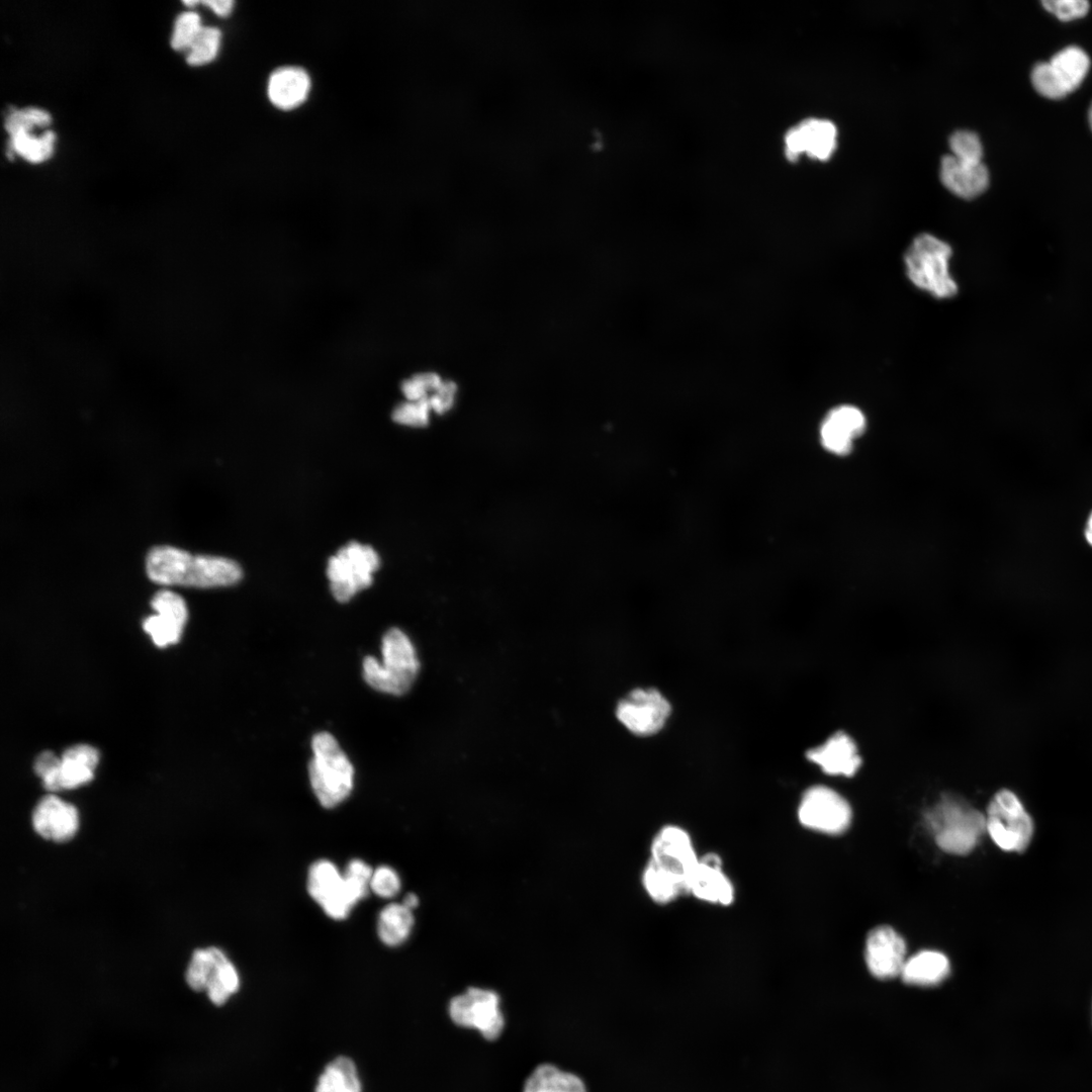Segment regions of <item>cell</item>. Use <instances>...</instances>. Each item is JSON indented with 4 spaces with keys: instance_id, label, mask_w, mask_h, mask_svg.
<instances>
[{
    "instance_id": "6da1fadb",
    "label": "cell",
    "mask_w": 1092,
    "mask_h": 1092,
    "mask_svg": "<svg viewBox=\"0 0 1092 1092\" xmlns=\"http://www.w3.org/2000/svg\"><path fill=\"white\" fill-rule=\"evenodd\" d=\"M699 860L690 833L677 825H665L655 833L641 883L648 897L666 905L688 894L690 877Z\"/></svg>"
},
{
    "instance_id": "7a4b0ae2",
    "label": "cell",
    "mask_w": 1092,
    "mask_h": 1092,
    "mask_svg": "<svg viewBox=\"0 0 1092 1092\" xmlns=\"http://www.w3.org/2000/svg\"><path fill=\"white\" fill-rule=\"evenodd\" d=\"M146 571L152 581L160 584L202 588L233 585L243 576L240 564L233 559L193 555L168 545L155 546L148 552Z\"/></svg>"
},
{
    "instance_id": "3957f363",
    "label": "cell",
    "mask_w": 1092,
    "mask_h": 1092,
    "mask_svg": "<svg viewBox=\"0 0 1092 1092\" xmlns=\"http://www.w3.org/2000/svg\"><path fill=\"white\" fill-rule=\"evenodd\" d=\"M925 820L936 844L951 854L970 853L986 832L985 815L954 795H943Z\"/></svg>"
},
{
    "instance_id": "277c9868",
    "label": "cell",
    "mask_w": 1092,
    "mask_h": 1092,
    "mask_svg": "<svg viewBox=\"0 0 1092 1092\" xmlns=\"http://www.w3.org/2000/svg\"><path fill=\"white\" fill-rule=\"evenodd\" d=\"M382 660L366 656L363 676L374 690L393 696L405 694L420 670V661L408 636L398 628L389 629L382 638Z\"/></svg>"
},
{
    "instance_id": "5b68a950",
    "label": "cell",
    "mask_w": 1092,
    "mask_h": 1092,
    "mask_svg": "<svg viewBox=\"0 0 1092 1092\" xmlns=\"http://www.w3.org/2000/svg\"><path fill=\"white\" fill-rule=\"evenodd\" d=\"M311 749L308 775L312 791L323 807L334 808L352 792L354 767L331 733H316Z\"/></svg>"
},
{
    "instance_id": "8992f818",
    "label": "cell",
    "mask_w": 1092,
    "mask_h": 1092,
    "mask_svg": "<svg viewBox=\"0 0 1092 1092\" xmlns=\"http://www.w3.org/2000/svg\"><path fill=\"white\" fill-rule=\"evenodd\" d=\"M951 248L930 234L917 236L905 255L907 275L914 285L938 298H949L958 285L949 273Z\"/></svg>"
},
{
    "instance_id": "52a82bcc",
    "label": "cell",
    "mask_w": 1092,
    "mask_h": 1092,
    "mask_svg": "<svg viewBox=\"0 0 1092 1092\" xmlns=\"http://www.w3.org/2000/svg\"><path fill=\"white\" fill-rule=\"evenodd\" d=\"M986 832L1008 852H1023L1034 834V822L1019 798L1009 790L997 792L985 815Z\"/></svg>"
},
{
    "instance_id": "ba28073f",
    "label": "cell",
    "mask_w": 1092,
    "mask_h": 1092,
    "mask_svg": "<svg viewBox=\"0 0 1092 1092\" xmlns=\"http://www.w3.org/2000/svg\"><path fill=\"white\" fill-rule=\"evenodd\" d=\"M379 565V555L369 545L353 541L339 549L330 557L327 566L334 598L347 603L358 592L370 586Z\"/></svg>"
},
{
    "instance_id": "9c48e42d",
    "label": "cell",
    "mask_w": 1092,
    "mask_h": 1092,
    "mask_svg": "<svg viewBox=\"0 0 1092 1092\" xmlns=\"http://www.w3.org/2000/svg\"><path fill=\"white\" fill-rule=\"evenodd\" d=\"M449 1015L456 1025L477 1029L487 1040L496 1039L505 1025L498 995L481 988L471 987L453 997L449 1003Z\"/></svg>"
},
{
    "instance_id": "30bf717a",
    "label": "cell",
    "mask_w": 1092,
    "mask_h": 1092,
    "mask_svg": "<svg viewBox=\"0 0 1092 1092\" xmlns=\"http://www.w3.org/2000/svg\"><path fill=\"white\" fill-rule=\"evenodd\" d=\"M798 819L808 829L827 834L844 832L851 820L847 801L837 792L824 786L809 788L802 796Z\"/></svg>"
},
{
    "instance_id": "8fae6325",
    "label": "cell",
    "mask_w": 1092,
    "mask_h": 1092,
    "mask_svg": "<svg viewBox=\"0 0 1092 1092\" xmlns=\"http://www.w3.org/2000/svg\"><path fill=\"white\" fill-rule=\"evenodd\" d=\"M670 712L669 702L655 689H636L622 699L616 708L618 720L639 736L658 732Z\"/></svg>"
},
{
    "instance_id": "7c38bea8",
    "label": "cell",
    "mask_w": 1092,
    "mask_h": 1092,
    "mask_svg": "<svg viewBox=\"0 0 1092 1092\" xmlns=\"http://www.w3.org/2000/svg\"><path fill=\"white\" fill-rule=\"evenodd\" d=\"M836 126L830 120L804 119L785 134L786 157L795 161L806 154L813 159L827 160L836 147Z\"/></svg>"
},
{
    "instance_id": "4fadbf2b",
    "label": "cell",
    "mask_w": 1092,
    "mask_h": 1092,
    "mask_svg": "<svg viewBox=\"0 0 1092 1092\" xmlns=\"http://www.w3.org/2000/svg\"><path fill=\"white\" fill-rule=\"evenodd\" d=\"M151 606L156 614L144 620V630L159 647L177 643L188 617L182 597L162 589L155 594Z\"/></svg>"
},
{
    "instance_id": "5bb4252c",
    "label": "cell",
    "mask_w": 1092,
    "mask_h": 1092,
    "mask_svg": "<svg viewBox=\"0 0 1092 1092\" xmlns=\"http://www.w3.org/2000/svg\"><path fill=\"white\" fill-rule=\"evenodd\" d=\"M688 894L717 906H730L735 900V888L723 870L722 858L708 852L699 860L688 883Z\"/></svg>"
},
{
    "instance_id": "9a60e30c",
    "label": "cell",
    "mask_w": 1092,
    "mask_h": 1092,
    "mask_svg": "<svg viewBox=\"0 0 1092 1092\" xmlns=\"http://www.w3.org/2000/svg\"><path fill=\"white\" fill-rule=\"evenodd\" d=\"M905 953V941L892 927L881 925L868 934L866 963L874 977L885 980L900 976L906 962Z\"/></svg>"
},
{
    "instance_id": "2e32d148",
    "label": "cell",
    "mask_w": 1092,
    "mask_h": 1092,
    "mask_svg": "<svg viewBox=\"0 0 1092 1092\" xmlns=\"http://www.w3.org/2000/svg\"><path fill=\"white\" fill-rule=\"evenodd\" d=\"M31 823L34 832L46 840L64 843L71 840L79 828L77 808L50 794L35 805Z\"/></svg>"
},
{
    "instance_id": "e0dca14e",
    "label": "cell",
    "mask_w": 1092,
    "mask_h": 1092,
    "mask_svg": "<svg viewBox=\"0 0 1092 1092\" xmlns=\"http://www.w3.org/2000/svg\"><path fill=\"white\" fill-rule=\"evenodd\" d=\"M98 751L87 744H77L66 749L58 766L41 779L49 792L76 789L93 779L98 762Z\"/></svg>"
},
{
    "instance_id": "ac0fdd59",
    "label": "cell",
    "mask_w": 1092,
    "mask_h": 1092,
    "mask_svg": "<svg viewBox=\"0 0 1092 1092\" xmlns=\"http://www.w3.org/2000/svg\"><path fill=\"white\" fill-rule=\"evenodd\" d=\"M866 417L856 406L844 404L832 408L820 426V441L830 453L848 454L854 441L864 432Z\"/></svg>"
},
{
    "instance_id": "d6986e66",
    "label": "cell",
    "mask_w": 1092,
    "mask_h": 1092,
    "mask_svg": "<svg viewBox=\"0 0 1092 1092\" xmlns=\"http://www.w3.org/2000/svg\"><path fill=\"white\" fill-rule=\"evenodd\" d=\"M807 757L824 772L833 776L851 777L861 764L855 742L842 731L834 733L821 745L808 750Z\"/></svg>"
},
{
    "instance_id": "ffe728a7",
    "label": "cell",
    "mask_w": 1092,
    "mask_h": 1092,
    "mask_svg": "<svg viewBox=\"0 0 1092 1092\" xmlns=\"http://www.w3.org/2000/svg\"><path fill=\"white\" fill-rule=\"evenodd\" d=\"M939 174L943 185L964 198L980 195L989 184V172L982 162H965L952 155L941 159Z\"/></svg>"
},
{
    "instance_id": "44dd1931",
    "label": "cell",
    "mask_w": 1092,
    "mask_h": 1092,
    "mask_svg": "<svg viewBox=\"0 0 1092 1092\" xmlns=\"http://www.w3.org/2000/svg\"><path fill=\"white\" fill-rule=\"evenodd\" d=\"M310 80L306 72L297 67H283L272 73L268 82V96L276 107L292 109L307 97Z\"/></svg>"
},
{
    "instance_id": "7402d4cb",
    "label": "cell",
    "mask_w": 1092,
    "mask_h": 1092,
    "mask_svg": "<svg viewBox=\"0 0 1092 1092\" xmlns=\"http://www.w3.org/2000/svg\"><path fill=\"white\" fill-rule=\"evenodd\" d=\"M309 896L323 908H331L345 899L344 875L328 859L313 862L307 875Z\"/></svg>"
},
{
    "instance_id": "603a6c76",
    "label": "cell",
    "mask_w": 1092,
    "mask_h": 1092,
    "mask_svg": "<svg viewBox=\"0 0 1092 1092\" xmlns=\"http://www.w3.org/2000/svg\"><path fill=\"white\" fill-rule=\"evenodd\" d=\"M949 971V962L943 953L922 950L906 960L900 977L908 985L930 987L944 981Z\"/></svg>"
},
{
    "instance_id": "cb8c5ba5",
    "label": "cell",
    "mask_w": 1092,
    "mask_h": 1092,
    "mask_svg": "<svg viewBox=\"0 0 1092 1092\" xmlns=\"http://www.w3.org/2000/svg\"><path fill=\"white\" fill-rule=\"evenodd\" d=\"M523 1092H586V1088L578 1076L552 1064H542L528 1077Z\"/></svg>"
},
{
    "instance_id": "d4e9b609",
    "label": "cell",
    "mask_w": 1092,
    "mask_h": 1092,
    "mask_svg": "<svg viewBox=\"0 0 1092 1092\" xmlns=\"http://www.w3.org/2000/svg\"><path fill=\"white\" fill-rule=\"evenodd\" d=\"M413 925L414 916L412 910L402 903H391L379 913L377 934L384 944L397 946L410 936Z\"/></svg>"
},
{
    "instance_id": "484cf974",
    "label": "cell",
    "mask_w": 1092,
    "mask_h": 1092,
    "mask_svg": "<svg viewBox=\"0 0 1092 1092\" xmlns=\"http://www.w3.org/2000/svg\"><path fill=\"white\" fill-rule=\"evenodd\" d=\"M315 1092H362L353 1061L347 1057L332 1061L321 1074Z\"/></svg>"
},
{
    "instance_id": "4316f807",
    "label": "cell",
    "mask_w": 1092,
    "mask_h": 1092,
    "mask_svg": "<svg viewBox=\"0 0 1092 1092\" xmlns=\"http://www.w3.org/2000/svg\"><path fill=\"white\" fill-rule=\"evenodd\" d=\"M1070 93L1084 81L1090 60L1078 47H1068L1057 53L1049 62Z\"/></svg>"
},
{
    "instance_id": "83f0119b",
    "label": "cell",
    "mask_w": 1092,
    "mask_h": 1092,
    "mask_svg": "<svg viewBox=\"0 0 1092 1092\" xmlns=\"http://www.w3.org/2000/svg\"><path fill=\"white\" fill-rule=\"evenodd\" d=\"M225 957L226 954L215 946L195 949L185 975L188 986L197 992L205 990L216 966Z\"/></svg>"
},
{
    "instance_id": "f1b7e54d",
    "label": "cell",
    "mask_w": 1092,
    "mask_h": 1092,
    "mask_svg": "<svg viewBox=\"0 0 1092 1092\" xmlns=\"http://www.w3.org/2000/svg\"><path fill=\"white\" fill-rule=\"evenodd\" d=\"M240 987V977L234 964L225 957L216 966L205 991L216 1006L223 1005Z\"/></svg>"
},
{
    "instance_id": "f546056e",
    "label": "cell",
    "mask_w": 1092,
    "mask_h": 1092,
    "mask_svg": "<svg viewBox=\"0 0 1092 1092\" xmlns=\"http://www.w3.org/2000/svg\"><path fill=\"white\" fill-rule=\"evenodd\" d=\"M54 141L55 134L52 130L44 131L39 138L21 131L10 135L9 148L25 160L38 163L51 157Z\"/></svg>"
},
{
    "instance_id": "4dcf8cb0",
    "label": "cell",
    "mask_w": 1092,
    "mask_h": 1092,
    "mask_svg": "<svg viewBox=\"0 0 1092 1092\" xmlns=\"http://www.w3.org/2000/svg\"><path fill=\"white\" fill-rule=\"evenodd\" d=\"M220 31L215 27L201 26L192 40L187 55L190 65H203L212 61L218 52Z\"/></svg>"
},
{
    "instance_id": "1f68e13d",
    "label": "cell",
    "mask_w": 1092,
    "mask_h": 1092,
    "mask_svg": "<svg viewBox=\"0 0 1092 1092\" xmlns=\"http://www.w3.org/2000/svg\"><path fill=\"white\" fill-rule=\"evenodd\" d=\"M1031 82L1034 89L1048 98L1059 99L1069 93L1050 63H1039L1034 66Z\"/></svg>"
},
{
    "instance_id": "d6a6232c",
    "label": "cell",
    "mask_w": 1092,
    "mask_h": 1092,
    "mask_svg": "<svg viewBox=\"0 0 1092 1092\" xmlns=\"http://www.w3.org/2000/svg\"><path fill=\"white\" fill-rule=\"evenodd\" d=\"M51 122L50 114L40 108L26 107L11 112L5 119L4 127L12 135L17 132H28L34 126H46Z\"/></svg>"
},
{
    "instance_id": "836d02e7",
    "label": "cell",
    "mask_w": 1092,
    "mask_h": 1092,
    "mask_svg": "<svg viewBox=\"0 0 1092 1092\" xmlns=\"http://www.w3.org/2000/svg\"><path fill=\"white\" fill-rule=\"evenodd\" d=\"M951 155L965 162H982L983 148L979 136L966 129L954 131L949 136Z\"/></svg>"
},
{
    "instance_id": "e575fe53",
    "label": "cell",
    "mask_w": 1092,
    "mask_h": 1092,
    "mask_svg": "<svg viewBox=\"0 0 1092 1092\" xmlns=\"http://www.w3.org/2000/svg\"><path fill=\"white\" fill-rule=\"evenodd\" d=\"M431 406L428 398L418 401H405L398 404L392 412V420L400 425L411 427H424L429 423Z\"/></svg>"
},
{
    "instance_id": "d590c367",
    "label": "cell",
    "mask_w": 1092,
    "mask_h": 1092,
    "mask_svg": "<svg viewBox=\"0 0 1092 1092\" xmlns=\"http://www.w3.org/2000/svg\"><path fill=\"white\" fill-rule=\"evenodd\" d=\"M443 382L434 372L416 374L402 382L401 391L408 401H418L428 398L429 393L435 392Z\"/></svg>"
},
{
    "instance_id": "8d00e7d4",
    "label": "cell",
    "mask_w": 1092,
    "mask_h": 1092,
    "mask_svg": "<svg viewBox=\"0 0 1092 1092\" xmlns=\"http://www.w3.org/2000/svg\"><path fill=\"white\" fill-rule=\"evenodd\" d=\"M201 28L197 13L188 11L179 14L174 23L171 46L174 50L188 49Z\"/></svg>"
},
{
    "instance_id": "74e56055",
    "label": "cell",
    "mask_w": 1092,
    "mask_h": 1092,
    "mask_svg": "<svg viewBox=\"0 0 1092 1092\" xmlns=\"http://www.w3.org/2000/svg\"><path fill=\"white\" fill-rule=\"evenodd\" d=\"M370 889L379 897L391 898L400 890V879L392 868L381 866L373 871Z\"/></svg>"
},
{
    "instance_id": "f35d334b",
    "label": "cell",
    "mask_w": 1092,
    "mask_h": 1092,
    "mask_svg": "<svg viewBox=\"0 0 1092 1092\" xmlns=\"http://www.w3.org/2000/svg\"><path fill=\"white\" fill-rule=\"evenodd\" d=\"M1041 4L1063 21L1083 17L1089 10V2L1085 0H1044Z\"/></svg>"
},
{
    "instance_id": "ab89813d",
    "label": "cell",
    "mask_w": 1092,
    "mask_h": 1092,
    "mask_svg": "<svg viewBox=\"0 0 1092 1092\" xmlns=\"http://www.w3.org/2000/svg\"><path fill=\"white\" fill-rule=\"evenodd\" d=\"M457 385L453 381H444L442 385L429 397L431 410L442 415L448 412L454 404Z\"/></svg>"
},
{
    "instance_id": "60d3db41",
    "label": "cell",
    "mask_w": 1092,
    "mask_h": 1092,
    "mask_svg": "<svg viewBox=\"0 0 1092 1092\" xmlns=\"http://www.w3.org/2000/svg\"><path fill=\"white\" fill-rule=\"evenodd\" d=\"M60 758L57 757L52 751L41 752L34 761V771L42 779L44 776L54 770L59 764Z\"/></svg>"
},
{
    "instance_id": "b9f144b4",
    "label": "cell",
    "mask_w": 1092,
    "mask_h": 1092,
    "mask_svg": "<svg viewBox=\"0 0 1092 1092\" xmlns=\"http://www.w3.org/2000/svg\"><path fill=\"white\" fill-rule=\"evenodd\" d=\"M203 4L209 6L217 15L226 16L231 13L234 1L232 0H204Z\"/></svg>"
},
{
    "instance_id": "7bdbcfd3",
    "label": "cell",
    "mask_w": 1092,
    "mask_h": 1092,
    "mask_svg": "<svg viewBox=\"0 0 1092 1092\" xmlns=\"http://www.w3.org/2000/svg\"><path fill=\"white\" fill-rule=\"evenodd\" d=\"M402 904H403V905H404L405 907H407L408 909L413 910V909H414V908H416V907L418 906V904H419V899H418V896H417V895H415L414 893H408V894H407V895H406V896L404 897V899H403V902H402Z\"/></svg>"
},
{
    "instance_id": "ee69618b",
    "label": "cell",
    "mask_w": 1092,
    "mask_h": 1092,
    "mask_svg": "<svg viewBox=\"0 0 1092 1092\" xmlns=\"http://www.w3.org/2000/svg\"><path fill=\"white\" fill-rule=\"evenodd\" d=\"M1085 534L1087 541L1092 545V514L1089 517Z\"/></svg>"
},
{
    "instance_id": "f6af8a7d",
    "label": "cell",
    "mask_w": 1092,
    "mask_h": 1092,
    "mask_svg": "<svg viewBox=\"0 0 1092 1092\" xmlns=\"http://www.w3.org/2000/svg\"><path fill=\"white\" fill-rule=\"evenodd\" d=\"M1088 119H1089L1090 127L1092 129V103H1091L1090 108H1089Z\"/></svg>"
}]
</instances>
